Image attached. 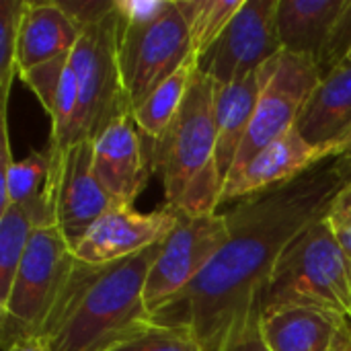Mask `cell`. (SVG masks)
I'll return each instance as SVG.
<instances>
[{"label": "cell", "mask_w": 351, "mask_h": 351, "mask_svg": "<svg viewBox=\"0 0 351 351\" xmlns=\"http://www.w3.org/2000/svg\"><path fill=\"white\" fill-rule=\"evenodd\" d=\"M351 177L327 160L300 179L237 202L224 212L230 237L208 267L152 313L154 325L189 331L204 351H220L247 317L282 253L327 218Z\"/></svg>", "instance_id": "obj_1"}, {"label": "cell", "mask_w": 351, "mask_h": 351, "mask_svg": "<svg viewBox=\"0 0 351 351\" xmlns=\"http://www.w3.org/2000/svg\"><path fill=\"white\" fill-rule=\"evenodd\" d=\"M160 249L107 265L76 259L39 341L49 351H107L154 327L144 286Z\"/></svg>", "instance_id": "obj_2"}, {"label": "cell", "mask_w": 351, "mask_h": 351, "mask_svg": "<svg viewBox=\"0 0 351 351\" xmlns=\"http://www.w3.org/2000/svg\"><path fill=\"white\" fill-rule=\"evenodd\" d=\"M216 97L218 84L197 70L175 119L152 140L150 158L167 204L191 216L216 214L224 187L214 167Z\"/></svg>", "instance_id": "obj_3"}, {"label": "cell", "mask_w": 351, "mask_h": 351, "mask_svg": "<svg viewBox=\"0 0 351 351\" xmlns=\"http://www.w3.org/2000/svg\"><path fill=\"white\" fill-rule=\"evenodd\" d=\"M284 306H315L351 317V261L325 220L282 253L265 284L263 313Z\"/></svg>", "instance_id": "obj_4"}, {"label": "cell", "mask_w": 351, "mask_h": 351, "mask_svg": "<svg viewBox=\"0 0 351 351\" xmlns=\"http://www.w3.org/2000/svg\"><path fill=\"white\" fill-rule=\"evenodd\" d=\"M76 263L72 247L58 226L35 228L14 276L8 298L0 304V343L14 346L39 339Z\"/></svg>", "instance_id": "obj_5"}, {"label": "cell", "mask_w": 351, "mask_h": 351, "mask_svg": "<svg viewBox=\"0 0 351 351\" xmlns=\"http://www.w3.org/2000/svg\"><path fill=\"white\" fill-rule=\"evenodd\" d=\"M117 35L119 21L113 4L109 16L82 29L72 49L70 66L78 84L76 142H93L115 119L132 113L119 68Z\"/></svg>", "instance_id": "obj_6"}, {"label": "cell", "mask_w": 351, "mask_h": 351, "mask_svg": "<svg viewBox=\"0 0 351 351\" xmlns=\"http://www.w3.org/2000/svg\"><path fill=\"white\" fill-rule=\"evenodd\" d=\"M191 53L189 31L175 0L148 25L119 23L117 56L132 109L165 78L177 72Z\"/></svg>", "instance_id": "obj_7"}, {"label": "cell", "mask_w": 351, "mask_h": 351, "mask_svg": "<svg viewBox=\"0 0 351 351\" xmlns=\"http://www.w3.org/2000/svg\"><path fill=\"white\" fill-rule=\"evenodd\" d=\"M228 237L224 214L191 216L177 210V226L162 243L146 278L144 300L150 315L183 292L226 245Z\"/></svg>", "instance_id": "obj_8"}, {"label": "cell", "mask_w": 351, "mask_h": 351, "mask_svg": "<svg viewBox=\"0 0 351 351\" xmlns=\"http://www.w3.org/2000/svg\"><path fill=\"white\" fill-rule=\"evenodd\" d=\"M278 0H245L218 41L197 58V70L218 86L234 84L282 51L276 33Z\"/></svg>", "instance_id": "obj_9"}, {"label": "cell", "mask_w": 351, "mask_h": 351, "mask_svg": "<svg viewBox=\"0 0 351 351\" xmlns=\"http://www.w3.org/2000/svg\"><path fill=\"white\" fill-rule=\"evenodd\" d=\"M319 82L321 74L313 60L292 53L280 56L274 74L261 90L251 128L228 179L239 175L265 146L296 125Z\"/></svg>", "instance_id": "obj_10"}, {"label": "cell", "mask_w": 351, "mask_h": 351, "mask_svg": "<svg viewBox=\"0 0 351 351\" xmlns=\"http://www.w3.org/2000/svg\"><path fill=\"white\" fill-rule=\"evenodd\" d=\"M177 226V208L165 204L154 212L113 204L72 249L80 263L107 265L162 245Z\"/></svg>", "instance_id": "obj_11"}, {"label": "cell", "mask_w": 351, "mask_h": 351, "mask_svg": "<svg viewBox=\"0 0 351 351\" xmlns=\"http://www.w3.org/2000/svg\"><path fill=\"white\" fill-rule=\"evenodd\" d=\"M337 152L339 144H311L294 125L284 136L265 146L239 175L224 183L220 204L243 202L247 197L284 187L300 179L302 175L311 173L319 165L333 160Z\"/></svg>", "instance_id": "obj_12"}, {"label": "cell", "mask_w": 351, "mask_h": 351, "mask_svg": "<svg viewBox=\"0 0 351 351\" xmlns=\"http://www.w3.org/2000/svg\"><path fill=\"white\" fill-rule=\"evenodd\" d=\"M115 202L93 171V142L82 140L60 152L56 177V226L74 249Z\"/></svg>", "instance_id": "obj_13"}, {"label": "cell", "mask_w": 351, "mask_h": 351, "mask_svg": "<svg viewBox=\"0 0 351 351\" xmlns=\"http://www.w3.org/2000/svg\"><path fill=\"white\" fill-rule=\"evenodd\" d=\"M93 171L115 204L134 206L146 189L154 167L132 113L115 119L93 140Z\"/></svg>", "instance_id": "obj_14"}, {"label": "cell", "mask_w": 351, "mask_h": 351, "mask_svg": "<svg viewBox=\"0 0 351 351\" xmlns=\"http://www.w3.org/2000/svg\"><path fill=\"white\" fill-rule=\"evenodd\" d=\"M60 154L47 144L23 158H14L8 171H0V212L19 206L35 228L56 226V177Z\"/></svg>", "instance_id": "obj_15"}, {"label": "cell", "mask_w": 351, "mask_h": 351, "mask_svg": "<svg viewBox=\"0 0 351 351\" xmlns=\"http://www.w3.org/2000/svg\"><path fill=\"white\" fill-rule=\"evenodd\" d=\"M282 56V53H280ZM280 56L247 78L228 84L218 86L216 97V150H214V167L218 171V177L222 185L226 183L239 152L245 144L247 132L251 128L257 101L261 97V90L269 76L274 74Z\"/></svg>", "instance_id": "obj_16"}, {"label": "cell", "mask_w": 351, "mask_h": 351, "mask_svg": "<svg viewBox=\"0 0 351 351\" xmlns=\"http://www.w3.org/2000/svg\"><path fill=\"white\" fill-rule=\"evenodd\" d=\"M78 25L64 12L60 2L27 0L16 39V72L66 58L80 39Z\"/></svg>", "instance_id": "obj_17"}, {"label": "cell", "mask_w": 351, "mask_h": 351, "mask_svg": "<svg viewBox=\"0 0 351 351\" xmlns=\"http://www.w3.org/2000/svg\"><path fill=\"white\" fill-rule=\"evenodd\" d=\"M350 0H278L276 33L284 53L319 64Z\"/></svg>", "instance_id": "obj_18"}, {"label": "cell", "mask_w": 351, "mask_h": 351, "mask_svg": "<svg viewBox=\"0 0 351 351\" xmlns=\"http://www.w3.org/2000/svg\"><path fill=\"white\" fill-rule=\"evenodd\" d=\"M346 325V317L315 306H284L261 317L269 351H327Z\"/></svg>", "instance_id": "obj_19"}, {"label": "cell", "mask_w": 351, "mask_h": 351, "mask_svg": "<svg viewBox=\"0 0 351 351\" xmlns=\"http://www.w3.org/2000/svg\"><path fill=\"white\" fill-rule=\"evenodd\" d=\"M296 130L317 146L339 144L351 132V62L321 78L308 97Z\"/></svg>", "instance_id": "obj_20"}, {"label": "cell", "mask_w": 351, "mask_h": 351, "mask_svg": "<svg viewBox=\"0 0 351 351\" xmlns=\"http://www.w3.org/2000/svg\"><path fill=\"white\" fill-rule=\"evenodd\" d=\"M195 72H197V56L191 53L177 72L165 78L132 109V117L144 136L152 140H158L162 136V132L169 128V123L175 119L177 111L181 109Z\"/></svg>", "instance_id": "obj_21"}, {"label": "cell", "mask_w": 351, "mask_h": 351, "mask_svg": "<svg viewBox=\"0 0 351 351\" xmlns=\"http://www.w3.org/2000/svg\"><path fill=\"white\" fill-rule=\"evenodd\" d=\"M185 19L191 49L204 56L230 25L245 0H175Z\"/></svg>", "instance_id": "obj_22"}, {"label": "cell", "mask_w": 351, "mask_h": 351, "mask_svg": "<svg viewBox=\"0 0 351 351\" xmlns=\"http://www.w3.org/2000/svg\"><path fill=\"white\" fill-rule=\"evenodd\" d=\"M33 230L31 218L19 206H8L0 212V304L10 294Z\"/></svg>", "instance_id": "obj_23"}, {"label": "cell", "mask_w": 351, "mask_h": 351, "mask_svg": "<svg viewBox=\"0 0 351 351\" xmlns=\"http://www.w3.org/2000/svg\"><path fill=\"white\" fill-rule=\"evenodd\" d=\"M27 0H2L0 2V99L2 109L8 111V97L16 72V39L19 23Z\"/></svg>", "instance_id": "obj_24"}, {"label": "cell", "mask_w": 351, "mask_h": 351, "mask_svg": "<svg viewBox=\"0 0 351 351\" xmlns=\"http://www.w3.org/2000/svg\"><path fill=\"white\" fill-rule=\"evenodd\" d=\"M107 351H204V348L185 329L154 325L148 331Z\"/></svg>", "instance_id": "obj_25"}, {"label": "cell", "mask_w": 351, "mask_h": 351, "mask_svg": "<svg viewBox=\"0 0 351 351\" xmlns=\"http://www.w3.org/2000/svg\"><path fill=\"white\" fill-rule=\"evenodd\" d=\"M70 56L47 62V64H41V66H35V68L19 74V78L25 82V86L29 90H33V95L37 97V101L41 103L43 111L47 115H51V111H53V103H56V97H58L62 74H64V70H66V66L70 62Z\"/></svg>", "instance_id": "obj_26"}, {"label": "cell", "mask_w": 351, "mask_h": 351, "mask_svg": "<svg viewBox=\"0 0 351 351\" xmlns=\"http://www.w3.org/2000/svg\"><path fill=\"white\" fill-rule=\"evenodd\" d=\"M261 317H263V294L255 300L247 317H243L220 351H269L261 333Z\"/></svg>", "instance_id": "obj_27"}, {"label": "cell", "mask_w": 351, "mask_h": 351, "mask_svg": "<svg viewBox=\"0 0 351 351\" xmlns=\"http://www.w3.org/2000/svg\"><path fill=\"white\" fill-rule=\"evenodd\" d=\"M351 51V0L348 2L343 14L339 16L333 35L329 39V45L323 53V58L319 60L317 68L321 78H325L327 74H331L335 68H339L341 64L348 62V56Z\"/></svg>", "instance_id": "obj_28"}, {"label": "cell", "mask_w": 351, "mask_h": 351, "mask_svg": "<svg viewBox=\"0 0 351 351\" xmlns=\"http://www.w3.org/2000/svg\"><path fill=\"white\" fill-rule=\"evenodd\" d=\"M173 0H113L121 25H148L156 21Z\"/></svg>", "instance_id": "obj_29"}, {"label": "cell", "mask_w": 351, "mask_h": 351, "mask_svg": "<svg viewBox=\"0 0 351 351\" xmlns=\"http://www.w3.org/2000/svg\"><path fill=\"white\" fill-rule=\"evenodd\" d=\"M325 222L351 261V185L339 195V199L327 214Z\"/></svg>", "instance_id": "obj_30"}, {"label": "cell", "mask_w": 351, "mask_h": 351, "mask_svg": "<svg viewBox=\"0 0 351 351\" xmlns=\"http://www.w3.org/2000/svg\"><path fill=\"white\" fill-rule=\"evenodd\" d=\"M64 12L78 25V29H86L95 23H101L105 16L113 12V0H80V2H60Z\"/></svg>", "instance_id": "obj_31"}, {"label": "cell", "mask_w": 351, "mask_h": 351, "mask_svg": "<svg viewBox=\"0 0 351 351\" xmlns=\"http://www.w3.org/2000/svg\"><path fill=\"white\" fill-rule=\"evenodd\" d=\"M337 167H341L348 175L351 177V132L339 142V152L333 158Z\"/></svg>", "instance_id": "obj_32"}, {"label": "cell", "mask_w": 351, "mask_h": 351, "mask_svg": "<svg viewBox=\"0 0 351 351\" xmlns=\"http://www.w3.org/2000/svg\"><path fill=\"white\" fill-rule=\"evenodd\" d=\"M327 351H351L350 350V331H348V323L343 325L341 333L337 335V339L333 341V346Z\"/></svg>", "instance_id": "obj_33"}, {"label": "cell", "mask_w": 351, "mask_h": 351, "mask_svg": "<svg viewBox=\"0 0 351 351\" xmlns=\"http://www.w3.org/2000/svg\"><path fill=\"white\" fill-rule=\"evenodd\" d=\"M10 351H49L39 339H29V341H23L19 346H14Z\"/></svg>", "instance_id": "obj_34"}, {"label": "cell", "mask_w": 351, "mask_h": 351, "mask_svg": "<svg viewBox=\"0 0 351 351\" xmlns=\"http://www.w3.org/2000/svg\"><path fill=\"white\" fill-rule=\"evenodd\" d=\"M346 323H348V331H350V350H351V319L346 317Z\"/></svg>", "instance_id": "obj_35"}, {"label": "cell", "mask_w": 351, "mask_h": 351, "mask_svg": "<svg viewBox=\"0 0 351 351\" xmlns=\"http://www.w3.org/2000/svg\"><path fill=\"white\" fill-rule=\"evenodd\" d=\"M348 62H351V51H350V56H348Z\"/></svg>", "instance_id": "obj_36"}, {"label": "cell", "mask_w": 351, "mask_h": 351, "mask_svg": "<svg viewBox=\"0 0 351 351\" xmlns=\"http://www.w3.org/2000/svg\"><path fill=\"white\" fill-rule=\"evenodd\" d=\"M350 319H351V317H350Z\"/></svg>", "instance_id": "obj_37"}]
</instances>
